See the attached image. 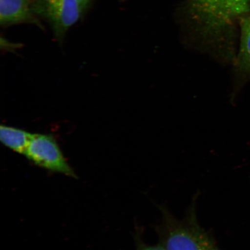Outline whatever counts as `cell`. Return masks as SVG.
<instances>
[{
	"instance_id": "5b68a950",
	"label": "cell",
	"mask_w": 250,
	"mask_h": 250,
	"mask_svg": "<svg viewBox=\"0 0 250 250\" xmlns=\"http://www.w3.org/2000/svg\"><path fill=\"white\" fill-rule=\"evenodd\" d=\"M35 0H0V23L8 26L15 24L37 23L32 7Z\"/></svg>"
},
{
	"instance_id": "52a82bcc",
	"label": "cell",
	"mask_w": 250,
	"mask_h": 250,
	"mask_svg": "<svg viewBox=\"0 0 250 250\" xmlns=\"http://www.w3.org/2000/svg\"><path fill=\"white\" fill-rule=\"evenodd\" d=\"M32 136L33 134L17 128L4 125H1L0 127L1 143L19 154L24 155Z\"/></svg>"
},
{
	"instance_id": "ba28073f",
	"label": "cell",
	"mask_w": 250,
	"mask_h": 250,
	"mask_svg": "<svg viewBox=\"0 0 250 250\" xmlns=\"http://www.w3.org/2000/svg\"><path fill=\"white\" fill-rule=\"evenodd\" d=\"M138 246H137V250H167L163 246H148L145 245L141 242H138Z\"/></svg>"
},
{
	"instance_id": "277c9868",
	"label": "cell",
	"mask_w": 250,
	"mask_h": 250,
	"mask_svg": "<svg viewBox=\"0 0 250 250\" xmlns=\"http://www.w3.org/2000/svg\"><path fill=\"white\" fill-rule=\"evenodd\" d=\"M24 155L34 164L46 170L72 177L77 176L51 135L33 134Z\"/></svg>"
},
{
	"instance_id": "9c48e42d",
	"label": "cell",
	"mask_w": 250,
	"mask_h": 250,
	"mask_svg": "<svg viewBox=\"0 0 250 250\" xmlns=\"http://www.w3.org/2000/svg\"><path fill=\"white\" fill-rule=\"evenodd\" d=\"M90 0H77L83 9H85L89 2Z\"/></svg>"
},
{
	"instance_id": "8992f818",
	"label": "cell",
	"mask_w": 250,
	"mask_h": 250,
	"mask_svg": "<svg viewBox=\"0 0 250 250\" xmlns=\"http://www.w3.org/2000/svg\"><path fill=\"white\" fill-rule=\"evenodd\" d=\"M240 27L239 50L232 65L237 79L246 80L250 78V16H244Z\"/></svg>"
},
{
	"instance_id": "6da1fadb",
	"label": "cell",
	"mask_w": 250,
	"mask_h": 250,
	"mask_svg": "<svg viewBox=\"0 0 250 250\" xmlns=\"http://www.w3.org/2000/svg\"><path fill=\"white\" fill-rule=\"evenodd\" d=\"M250 8V0H191L190 14L203 45L220 63L229 64L235 59L228 28L234 19Z\"/></svg>"
},
{
	"instance_id": "3957f363",
	"label": "cell",
	"mask_w": 250,
	"mask_h": 250,
	"mask_svg": "<svg viewBox=\"0 0 250 250\" xmlns=\"http://www.w3.org/2000/svg\"><path fill=\"white\" fill-rule=\"evenodd\" d=\"M32 9L34 14L49 21L56 39L62 42L65 34L79 20L84 9L77 0H35Z\"/></svg>"
},
{
	"instance_id": "7a4b0ae2",
	"label": "cell",
	"mask_w": 250,
	"mask_h": 250,
	"mask_svg": "<svg viewBox=\"0 0 250 250\" xmlns=\"http://www.w3.org/2000/svg\"><path fill=\"white\" fill-rule=\"evenodd\" d=\"M162 245L167 250H219L208 234L199 227L194 213L179 221L164 211Z\"/></svg>"
}]
</instances>
